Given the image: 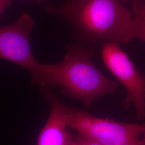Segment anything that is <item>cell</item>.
<instances>
[{
    "instance_id": "cell-8",
    "label": "cell",
    "mask_w": 145,
    "mask_h": 145,
    "mask_svg": "<svg viewBox=\"0 0 145 145\" xmlns=\"http://www.w3.org/2000/svg\"><path fill=\"white\" fill-rule=\"evenodd\" d=\"M74 138L78 145H103L97 141L80 133Z\"/></svg>"
},
{
    "instance_id": "cell-11",
    "label": "cell",
    "mask_w": 145,
    "mask_h": 145,
    "mask_svg": "<svg viewBox=\"0 0 145 145\" xmlns=\"http://www.w3.org/2000/svg\"><path fill=\"white\" fill-rule=\"evenodd\" d=\"M123 3H126L128 2H132V3H139V2H144L145 0H121Z\"/></svg>"
},
{
    "instance_id": "cell-3",
    "label": "cell",
    "mask_w": 145,
    "mask_h": 145,
    "mask_svg": "<svg viewBox=\"0 0 145 145\" xmlns=\"http://www.w3.org/2000/svg\"><path fill=\"white\" fill-rule=\"evenodd\" d=\"M63 110L67 126L102 145H143L139 137L145 130V124L120 123L99 118L65 105Z\"/></svg>"
},
{
    "instance_id": "cell-6",
    "label": "cell",
    "mask_w": 145,
    "mask_h": 145,
    "mask_svg": "<svg viewBox=\"0 0 145 145\" xmlns=\"http://www.w3.org/2000/svg\"><path fill=\"white\" fill-rule=\"evenodd\" d=\"M52 88L40 87L39 91L48 101L50 113L39 135L37 145H65L69 132L64 115V105Z\"/></svg>"
},
{
    "instance_id": "cell-1",
    "label": "cell",
    "mask_w": 145,
    "mask_h": 145,
    "mask_svg": "<svg viewBox=\"0 0 145 145\" xmlns=\"http://www.w3.org/2000/svg\"><path fill=\"white\" fill-rule=\"evenodd\" d=\"M46 10L71 24L74 37L85 45L129 42L132 14L119 0H68Z\"/></svg>"
},
{
    "instance_id": "cell-4",
    "label": "cell",
    "mask_w": 145,
    "mask_h": 145,
    "mask_svg": "<svg viewBox=\"0 0 145 145\" xmlns=\"http://www.w3.org/2000/svg\"><path fill=\"white\" fill-rule=\"evenodd\" d=\"M34 26L33 19L23 12L15 22L0 27V58L25 69L31 75L32 83L40 75L43 66L31 50L30 33Z\"/></svg>"
},
{
    "instance_id": "cell-9",
    "label": "cell",
    "mask_w": 145,
    "mask_h": 145,
    "mask_svg": "<svg viewBox=\"0 0 145 145\" xmlns=\"http://www.w3.org/2000/svg\"><path fill=\"white\" fill-rule=\"evenodd\" d=\"M11 0H0V17L10 7Z\"/></svg>"
},
{
    "instance_id": "cell-13",
    "label": "cell",
    "mask_w": 145,
    "mask_h": 145,
    "mask_svg": "<svg viewBox=\"0 0 145 145\" xmlns=\"http://www.w3.org/2000/svg\"><path fill=\"white\" fill-rule=\"evenodd\" d=\"M38 5H39L43 0H35Z\"/></svg>"
},
{
    "instance_id": "cell-12",
    "label": "cell",
    "mask_w": 145,
    "mask_h": 145,
    "mask_svg": "<svg viewBox=\"0 0 145 145\" xmlns=\"http://www.w3.org/2000/svg\"><path fill=\"white\" fill-rule=\"evenodd\" d=\"M141 135H142V139H141V141L142 142V144L143 145H145V130H144V131L143 132L142 134Z\"/></svg>"
},
{
    "instance_id": "cell-7",
    "label": "cell",
    "mask_w": 145,
    "mask_h": 145,
    "mask_svg": "<svg viewBox=\"0 0 145 145\" xmlns=\"http://www.w3.org/2000/svg\"><path fill=\"white\" fill-rule=\"evenodd\" d=\"M134 17L129 34V40L137 38L145 42V2L132 3Z\"/></svg>"
},
{
    "instance_id": "cell-10",
    "label": "cell",
    "mask_w": 145,
    "mask_h": 145,
    "mask_svg": "<svg viewBox=\"0 0 145 145\" xmlns=\"http://www.w3.org/2000/svg\"><path fill=\"white\" fill-rule=\"evenodd\" d=\"M65 145H78L75 139L74 136H73L70 132L68 134L67 140Z\"/></svg>"
},
{
    "instance_id": "cell-14",
    "label": "cell",
    "mask_w": 145,
    "mask_h": 145,
    "mask_svg": "<svg viewBox=\"0 0 145 145\" xmlns=\"http://www.w3.org/2000/svg\"></svg>"
},
{
    "instance_id": "cell-5",
    "label": "cell",
    "mask_w": 145,
    "mask_h": 145,
    "mask_svg": "<svg viewBox=\"0 0 145 145\" xmlns=\"http://www.w3.org/2000/svg\"><path fill=\"white\" fill-rule=\"evenodd\" d=\"M101 45L104 63L127 90L124 106L127 107L132 103L138 118L143 119L145 117V81L118 43L107 42Z\"/></svg>"
},
{
    "instance_id": "cell-2",
    "label": "cell",
    "mask_w": 145,
    "mask_h": 145,
    "mask_svg": "<svg viewBox=\"0 0 145 145\" xmlns=\"http://www.w3.org/2000/svg\"><path fill=\"white\" fill-rule=\"evenodd\" d=\"M66 49L62 61L43 63L42 72L33 85L60 87L61 94L79 99L87 106L94 99L117 90V83L105 76L93 63V47L78 42L66 45Z\"/></svg>"
}]
</instances>
